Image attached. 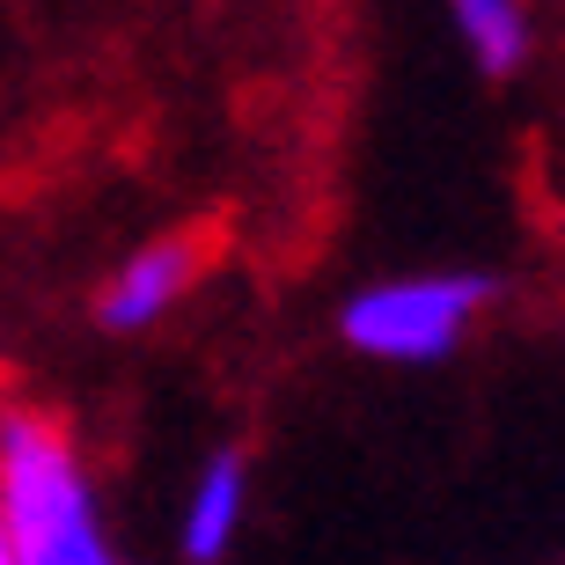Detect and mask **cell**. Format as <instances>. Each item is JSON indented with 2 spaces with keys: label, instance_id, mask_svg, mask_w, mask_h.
<instances>
[{
  "label": "cell",
  "instance_id": "cell-1",
  "mask_svg": "<svg viewBox=\"0 0 565 565\" xmlns=\"http://www.w3.org/2000/svg\"><path fill=\"white\" fill-rule=\"evenodd\" d=\"M0 500L22 565H140L110 529L88 440L52 404L0 397Z\"/></svg>",
  "mask_w": 565,
  "mask_h": 565
},
{
  "label": "cell",
  "instance_id": "cell-2",
  "mask_svg": "<svg viewBox=\"0 0 565 565\" xmlns=\"http://www.w3.org/2000/svg\"><path fill=\"white\" fill-rule=\"evenodd\" d=\"M500 309V279L478 265H419V273L360 279L338 301V345L367 367H440Z\"/></svg>",
  "mask_w": 565,
  "mask_h": 565
},
{
  "label": "cell",
  "instance_id": "cell-3",
  "mask_svg": "<svg viewBox=\"0 0 565 565\" xmlns=\"http://www.w3.org/2000/svg\"><path fill=\"white\" fill-rule=\"evenodd\" d=\"M206 273H213V243L199 228L147 235V243H132V250L96 279V294H88V323H96L104 338L162 331L169 316L206 287Z\"/></svg>",
  "mask_w": 565,
  "mask_h": 565
},
{
  "label": "cell",
  "instance_id": "cell-4",
  "mask_svg": "<svg viewBox=\"0 0 565 565\" xmlns=\"http://www.w3.org/2000/svg\"><path fill=\"white\" fill-rule=\"evenodd\" d=\"M250 529V456L243 448H206L184 478L177 500V558L184 565H221Z\"/></svg>",
  "mask_w": 565,
  "mask_h": 565
},
{
  "label": "cell",
  "instance_id": "cell-5",
  "mask_svg": "<svg viewBox=\"0 0 565 565\" xmlns=\"http://www.w3.org/2000/svg\"><path fill=\"white\" fill-rule=\"evenodd\" d=\"M440 15L484 82H514L536 60V8L529 0H440Z\"/></svg>",
  "mask_w": 565,
  "mask_h": 565
},
{
  "label": "cell",
  "instance_id": "cell-6",
  "mask_svg": "<svg viewBox=\"0 0 565 565\" xmlns=\"http://www.w3.org/2000/svg\"><path fill=\"white\" fill-rule=\"evenodd\" d=\"M0 565H22V551H15V522H8V500H0Z\"/></svg>",
  "mask_w": 565,
  "mask_h": 565
}]
</instances>
